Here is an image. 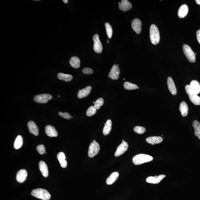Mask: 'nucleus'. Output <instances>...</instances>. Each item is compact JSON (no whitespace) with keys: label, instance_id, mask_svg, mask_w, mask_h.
<instances>
[{"label":"nucleus","instance_id":"14","mask_svg":"<svg viewBox=\"0 0 200 200\" xmlns=\"http://www.w3.org/2000/svg\"><path fill=\"white\" fill-rule=\"evenodd\" d=\"M27 176V173L26 170H21L17 173L16 180L20 183H22L25 181Z\"/></svg>","mask_w":200,"mask_h":200},{"label":"nucleus","instance_id":"37","mask_svg":"<svg viewBox=\"0 0 200 200\" xmlns=\"http://www.w3.org/2000/svg\"><path fill=\"white\" fill-rule=\"evenodd\" d=\"M58 114L60 116L62 117L63 118H64V119H70L71 118V116L70 114L67 112H59Z\"/></svg>","mask_w":200,"mask_h":200},{"label":"nucleus","instance_id":"15","mask_svg":"<svg viewBox=\"0 0 200 200\" xmlns=\"http://www.w3.org/2000/svg\"><path fill=\"white\" fill-rule=\"evenodd\" d=\"M119 5L120 10L124 12L131 10L132 8L131 3L127 0H122L121 2H119Z\"/></svg>","mask_w":200,"mask_h":200},{"label":"nucleus","instance_id":"32","mask_svg":"<svg viewBox=\"0 0 200 200\" xmlns=\"http://www.w3.org/2000/svg\"><path fill=\"white\" fill-rule=\"evenodd\" d=\"M105 27L106 28V32L108 38L110 39L112 36L113 30L112 27L110 23H105Z\"/></svg>","mask_w":200,"mask_h":200},{"label":"nucleus","instance_id":"41","mask_svg":"<svg viewBox=\"0 0 200 200\" xmlns=\"http://www.w3.org/2000/svg\"><path fill=\"white\" fill-rule=\"evenodd\" d=\"M63 1L65 3H68V0H63Z\"/></svg>","mask_w":200,"mask_h":200},{"label":"nucleus","instance_id":"19","mask_svg":"<svg viewBox=\"0 0 200 200\" xmlns=\"http://www.w3.org/2000/svg\"><path fill=\"white\" fill-rule=\"evenodd\" d=\"M163 138L160 136H151L147 138L146 142L149 144L154 145L155 144H159L163 141Z\"/></svg>","mask_w":200,"mask_h":200},{"label":"nucleus","instance_id":"39","mask_svg":"<svg viewBox=\"0 0 200 200\" xmlns=\"http://www.w3.org/2000/svg\"><path fill=\"white\" fill-rule=\"evenodd\" d=\"M197 40H198V42L200 44V29L198 30L197 31Z\"/></svg>","mask_w":200,"mask_h":200},{"label":"nucleus","instance_id":"16","mask_svg":"<svg viewBox=\"0 0 200 200\" xmlns=\"http://www.w3.org/2000/svg\"><path fill=\"white\" fill-rule=\"evenodd\" d=\"M167 84H168V89L171 93L173 95H176L177 94V89H176L174 81L171 77H168L167 79Z\"/></svg>","mask_w":200,"mask_h":200},{"label":"nucleus","instance_id":"3","mask_svg":"<svg viewBox=\"0 0 200 200\" xmlns=\"http://www.w3.org/2000/svg\"><path fill=\"white\" fill-rule=\"evenodd\" d=\"M31 195L34 197L43 200H49L51 195L47 190L43 189H34L32 192Z\"/></svg>","mask_w":200,"mask_h":200},{"label":"nucleus","instance_id":"1","mask_svg":"<svg viewBox=\"0 0 200 200\" xmlns=\"http://www.w3.org/2000/svg\"><path fill=\"white\" fill-rule=\"evenodd\" d=\"M150 37L153 44L156 45L160 42V34L158 29L155 25L152 24L150 28Z\"/></svg>","mask_w":200,"mask_h":200},{"label":"nucleus","instance_id":"9","mask_svg":"<svg viewBox=\"0 0 200 200\" xmlns=\"http://www.w3.org/2000/svg\"><path fill=\"white\" fill-rule=\"evenodd\" d=\"M128 145L124 140H122V142L117 148L116 151L114 153L115 157H118L123 154L126 152L128 148Z\"/></svg>","mask_w":200,"mask_h":200},{"label":"nucleus","instance_id":"22","mask_svg":"<svg viewBox=\"0 0 200 200\" xmlns=\"http://www.w3.org/2000/svg\"><path fill=\"white\" fill-rule=\"evenodd\" d=\"M188 12V6L186 5H183L179 8L177 14L179 18H183L187 15Z\"/></svg>","mask_w":200,"mask_h":200},{"label":"nucleus","instance_id":"25","mask_svg":"<svg viewBox=\"0 0 200 200\" xmlns=\"http://www.w3.org/2000/svg\"><path fill=\"white\" fill-rule=\"evenodd\" d=\"M179 110L182 116L185 117L187 116L189 108L186 102L183 101L181 103L179 106Z\"/></svg>","mask_w":200,"mask_h":200},{"label":"nucleus","instance_id":"24","mask_svg":"<svg viewBox=\"0 0 200 200\" xmlns=\"http://www.w3.org/2000/svg\"><path fill=\"white\" fill-rule=\"evenodd\" d=\"M119 176V173L118 172H113L106 179V184L108 185H111L114 184L118 179Z\"/></svg>","mask_w":200,"mask_h":200},{"label":"nucleus","instance_id":"34","mask_svg":"<svg viewBox=\"0 0 200 200\" xmlns=\"http://www.w3.org/2000/svg\"><path fill=\"white\" fill-rule=\"evenodd\" d=\"M104 104V100L102 98L98 99L95 101V103L94 104V107L97 110H99L101 106H102Z\"/></svg>","mask_w":200,"mask_h":200},{"label":"nucleus","instance_id":"33","mask_svg":"<svg viewBox=\"0 0 200 200\" xmlns=\"http://www.w3.org/2000/svg\"><path fill=\"white\" fill-rule=\"evenodd\" d=\"M97 110L94 106H91L89 107L87 110L86 114L88 116H91L94 115L97 112Z\"/></svg>","mask_w":200,"mask_h":200},{"label":"nucleus","instance_id":"2","mask_svg":"<svg viewBox=\"0 0 200 200\" xmlns=\"http://www.w3.org/2000/svg\"><path fill=\"white\" fill-rule=\"evenodd\" d=\"M153 160V158L149 155L139 154L134 156L132 162L135 165H140L145 163L149 162Z\"/></svg>","mask_w":200,"mask_h":200},{"label":"nucleus","instance_id":"5","mask_svg":"<svg viewBox=\"0 0 200 200\" xmlns=\"http://www.w3.org/2000/svg\"><path fill=\"white\" fill-rule=\"evenodd\" d=\"M184 54L190 62L194 63L196 61L195 53L189 46L184 45L183 47Z\"/></svg>","mask_w":200,"mask_h":200},{"label":"nucleus","instance_id":"30","mask_svg":"<svg viewBox=\"0 0 200 200\" xmlns=\"http://www.w3.org/2000/svg\"><path fill=\"white\" fill-rule=\"evenodd\" d=\"M23 143V139L21 135H18L16 139L14 144V148L16 149H19L22 147Z\"/></svg>","mask_w":200,"mask_h":200},{"label":"nucleus","instance_id":"11","mask_svg":"<svg viewBox=\"0 0 200 200\" xmlns=\"http://www.w3.org/2000/svg\"><path fill=\"white\" fill-rule=\"evenodd\" d=\"M166 176L164 175H160L159 176H149L146 179V181L149 183L158 184L160 183Z\"/></svg>","mask_w":200,"mask_h":200},{"label":"nucleus","instance_id":"21","mask_svg":"<svg viewBox=\"0 0 200 200\" xmlns=\"http://www.w3.org/2000/svg\"><path fill=\"white\" fill-rule=\"evenodd\" d=\"M39 169L42 175L44 177H48L49 175L48 169L47 164L44 162L41 161L39 163Z\"/></svg>","mask_w":200,"mask_h":200},{"label":"nucleus","instance_id":"12","mask_svg":"<svg viewBox=\"0 0 200 200\" xmlns=\"http://www.w3.org/2000/svg\"><path fill=\"white\" fill-rule=\"evenodd\" d=\"M132 27L138 34H140L142 30V22L140 20L135 19L132 22Z\"/></svg>","mask_w":200,"mask_h":200},{"label":"nucleus","instance_id":"43","mask_svg":"<svg viewBox=\"0 0 200 200\" xmlns=\"http://www.w3.org/2000/svg\"><path fill=\"white\" fill-rule=\"evenodd\" d=\"M93 103H94V104H95V102H93Z\"/></svg>","mask_w":200,"mask_h":200},{"label":"nucleus","instance_id":"40","mask_svg":"<svg viewBox=\"0 0 200 200\" xmlns=\"http://www.w3.org/2000/svg\"><path fill=\"white\" fill-rule=\"evenodd\" d=\"M195 2L198 5H200V0H196Z\"/></svg>","mask_w":200,"mask_h":200},{"label":"nucleus","instance_id":"28","mask_svg":"<svg viewBox=\"0 0 200 200\" xmlns=\"http://www.w3.org/2000/svg\"><path fill=\"white\" fill-rule=\"evenodd\" d=\"M192 125L195 130V135L198 137L200 139V123L197 121H194L193 122Z\"/></svg>","mask_w":200,"mask_h":200},{"label":"nucleus","instance_id":"8","mask_svg":"<svg viewBox=\"0 0 200 200\" xmlns=\"http://www.w3.org/2000/svg\"><path fill=\"white\" fill-rule=\"evenodd\" d=\"M93 39L94 42L93 49L97 53H101L103 50V46L102 43L100 41L99 36L98 34H95L93 36Z\"/></svg>","mask_w":200,"mask_h":200},{"label":"nucleus","instance_id":"18","mask_svg":"<svg viewBox=\"0 0 200 200\" xmlns=\"http://www.w3.org/2000/svg\"><path fill=\"white\" fill-rule=\"evenodd\" d=\"M92 89V87L88 86L85 89H83L79 90L78 93H77V96L79 99H82L86 97L90 93L91 90Z\"/></svg>","mask_w":200,"mask_h":200},{"label":"nucleus","instance_id":"20","mask_svg":"<svg viewBox=\"0 0 200 200\" xmlns=\"http://www.w3.org/2000/svg\"><path fill=\"white\" fill-rule=\"evenodd\" d=\"M190 85L191 89L196 94L198 95L200 92V84L198 81L193 80L190 82Z\"/></svg>","mask_w":200,"mask_h":200},{"label":"nucleus","instance_id":"6","mask_svg":"<svg viewBox=\"0 0 200 200\" xmlns=\"http://www.w3.org/2000/svg\"><path fill=\"white\" fill-rule=\"evenodd\" d=\"M100 147L99 144L94 140L89 146V151H88V156L90 158H93L99 152Z\"/></svg>","mask_w":200,"mask_h":200},{"label":"nucleus","instance_id":"38","mask_svg":"<svg viewBox=\"0 0 200 200\" xmlns=\"http://www.w3.org/2000/svg\"><path fill=\"white\" fill-rule=\"evenodd\" d=\"M93 72V70L89 68H84L82 70L83 73L85 74H91Z\"/></svg>","mask_w":200,"mask_h":200},{"label":"nucleus","instance_id":"7","mask_svg":"<svg viewBox=\"0 0 200 200\" xmlns=\"http://www.w3.org/2000/svg\"><path fill=\"white\" fill-rule=\"evenodd\" d=\"M52 96L49 94H43L35 96L34 98V101L38 103H45L49 100L52 99Z\"/></svg>","mask_w":200,"mask_h":200},{"label":"nucleus","instance_id":"23","mask_svg":"<svg viewBox=\"0 0 200 200\" xmlns=\"http://www.w3.org/2000/svg\"><path fill=\"white\" fill-rule=\"evenodd\" d=\"M57 158L60 165L63 168H66L67 166V162L66 160V156L64 153L60 152L58 153Z\"/></svg>","mask_w":200,"mask_h":200},{"label":"nucleus","instance_id":"13","mask_svg":"<svg viewBox=\"0 0 200 200\" xmlns=\"http://www.w3.org/2000/svg\"><path fill=\"white\" fill-rule=\"evenodd\" d=\"M27 126L30 133L37 136L39 135V129L36 123L32 121H30L27 123Z\"/></svg>","mask_w":200,"mask_h":200},{"label":"nucleus","instance_id":"10","mask_svg":"<svg viewBox=\"0 0 200 200\" xmlns=\"http://www.w3.org/2000/svg\"><path fill=\"white\" fill-rule=\"evenodd\" d=\"M120 74V71L119 67L118 66L114 64L112 68L108 75V76L113 80L118 79L119 77V75Z\"/></svg>","mask_w":200,"mask_h":200},{"label":"nucleus","instance_id":"4","mask_svg":"<svg viewBox=\"0 0 200 200\" xmlns=\"http://www.w3.org/2000/svg\"><path fill=\"white\" fill-rule=\"evenodd\" d=\"M185 89L191 102L195 105H200V97L192 90L190 85H186L185 87Z\"/></svg>","mask_w":200,"mask_h":200},{"label":"nucleus","instance_id":"35","mask_svg":"<svg viewBox=\"0 0 200 200\" xmlns=\"http://www.w3.org/2000/svg\"><path fill=\"white\" fill-rule=\"evenodd\" d=\"M134 131L136 133L142 134L145 132L146 129L145 127L142 126H136L134 127Z\"/></svg>","mask_w":200,"mask_h":200},{"label":"nucleus","instance_id":"36","mask_svg":"<svg viewBox=\"0 0 200 200\" xmlns=\"http://www.w3.org/2000/svg\"><path fill=\"white\" fill-rule=\"evenodd\" d=\"M36 149L40 154L43 155L45 153V148L43 145H40L37 147Z\"/></svg>","mask_w":200,"mask_h":200},{"label":"nucleus","instance_id":"17","mask_svg":"<svg viewBox=\"0 0 200 200\" xmlns=\"http://www.w3.org/2000/svg\"><path fill=\"white\" fill-rule=\"evenodd\" d=\"M45 131L46 134L51 137H56L58 136L57 131L55 127L52 126L48 125L46 126Z\"/></svg>","mask_w":200,"mask_h":200},{"label":"nucleus","instance_id":"27","mask_svg":"<svg viewBox=\"0 0 200 200\" xmlns=\"http://www.w3.org/2000/svg\"><path fill=\"white\" fill-rule=\"evenodd\" d=\"M69 63L71 66L75 68H78L80 66V60L78 58L73 56L71 58Z\"/></svg>","mask_w":200,"mask_h":200},{"label":"nucleus","instance_id":"42","mask_svg":"<svg viewBox=\"0 0 200 200\" xmlns=\"http://www.w3.org/2000/svg\"><path fill=\"white\" fill-rule=\"evenodd\" d=\"M107 42L108 43H109V40L108 39L107 40Z\"/></svg>","mask_w":200,"mask_h":200},{"label":"nucleus","instance_id":"44","mask_svg":"<svg viewBox=\"0 0 200 200\" xmlns=\"http://www.w3.org/2000/svg\"><path fill=\"white\" fill-rule=\"evenodd\" d=\"M58 97H60V96H58Z\"/></svg>","mask_w":200,"mask_h":200},{"label":"nucleus","instance_id":"31","mask_svg":"<svg viewBox=\"0 0 200 200\" xmlns=\"http://www.w3.org/2000/svg\"><path fill=\"white\" fill-rule=\"evenodd\" d=\"M123 86L125 89L127 90H135L139 88L137 85L128 82H125L123 85Z\"/></svg>","mask_w":200,"mask_h":200},{"label":"nucleus","instance_id":"26","mask_svg":"<svg viewBox=\"0 0 200 200\" xmlns=\"http://www.w3.org/2000/svg\"><path fill=\"white\" fill-rule=\"evenodd\" d=\"M112 121L110 119L108 120L106 123H105V125L103 131L104 135H107L110 134L112 129Z\"/></svg>","mask_w":200,"mask_h":200},{"label":"nucleus","instance_id":"29","mask_svg":"<svg viewBox=\"0 0 200 200\" xmlns=\"http://www.w3.org/2000/svg\"><path fill=\"white\" fill-rule=\"evenodd\" d=\"M57 76L59 79L66 82L70 81L73 79V76L71 75L64 74L62 73H59Z\"/></svg>","mask_w":200,"mask_h":200}]
</instances>
